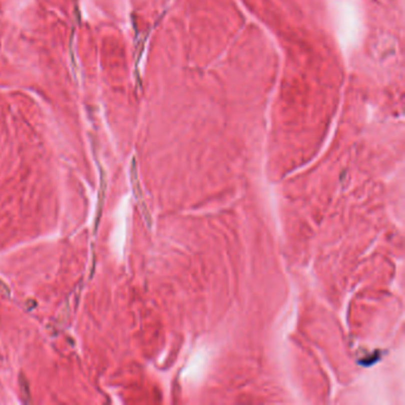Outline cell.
<instances>
[{"label":"cell","mask_w":405,"mask_h":405,"mask_svg":"<svg viewBox=\"0 0 405 405\" xmlns=\"http://www.w3.org/2000/svg\"><path fill=\"white\" fill-rule=\"evenodd\" d=\"M207 354L205 353V350H200L197 352L195 355L193 356V359L190 360L189 365L187 366L186 373H184V377L188 380H197L201 375L205 372V367L207 365Z\"/></svg>","instance_id":"obj_1"},{"label":"cell","mask_w":405,"mask_h":405,"mask_svg":"<svg viewBox=\"0 0 405 405\" xmlns=\"http://www.w3.org/2000/svg\"><path fill=\"white\" fill-rule=\"evenodd\" d=\"M137 177H138V176H137L136 164H135V161H133V162H132V167H131V180H132L133 191H135V196H136V199L138 200L140 208H142L143 214H144V218H145V220H146V224H148V226H149V227H150V226H151V219H150V214H149L148 209H146L144 201H143V197H142V190H140L139 182H138V178H137Z\"/></svg>","instance_id":"obj_2"},{"label":"cell","mask_w":405,"mask_h":405,"mask_svg":"<svg viewBox=\"0 0 405 405\" xmlns=\"http://www.w3.org/2000/svg\"><path fill=\"white\" fill-rule=\"evenodd\" d=\"M105 190H106V183H105L104 174H103V171H101V183H100V190H99V202H98V210H97V220H95V232H97V229H98L99 222H100V218H101V213H103Z\"/></svg>","instance_id":"obj_3"},{"label":"cell","mask_w":405,"mask_h":405,"mask_svg":"<svg viewBox=\"0 0 405 405\" xmlns=\"http://www.w3.org/2000/svg\"><path fill=\"white\" fill-rule=\"evenodd\" d=\"M19 388H21V396L23 398L24 403H30L31 398H30V390H29V385L27 379L24 378V375H21L19 377Z\"/></svg>","instance_id":"obj_4"}]
</instances>
